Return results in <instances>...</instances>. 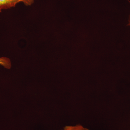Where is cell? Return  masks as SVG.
Returning a JSON list of instances; mask_svg holds the SVG:
<instances>
[{"instance_id": "cell-3", "label": "cell", "mask_w": 130, "mask_h": 130, "mask_svg": "<svg viewBox=\"0 0 130 130\" xmlns=\"http://www.w3.org/2000/svg\"><path fill=\"white\" fill-rule=\"evenodd\" d=\"M62 130H89L87 128H84L83 126L81 125H77L74 126H66L64 129Z\"/></svg>"}, {"instance_id": "cell-2", "label": "cell", "mask_w": 130, "mask_h": 130, "mask_svg": "<svg viewBox=\"0 0 130 130\" xmlns=\"http://www.w3.org/2000/svg\"><path fill=\"white\" fill-rule=\"evenodd\" d=\"M0 66L6 69H10L12 67L11 61L7 57H0Z\"/></svg>"}, {"instance_id": "cell-1", "label": "cell", "mask_w": 130, "mask_h": 130, "mask_svg": "<svg viewBox=\"0 0 130 130\" xmlns=\"http://www.w3.org/2000/svg\"><path fill=\"white\" fill-rule=\"evenodd\" d=\"M20 2H21L20 0H0V12L14 7Z\"/></svg>"}, {"instance_id": "cell-4", "label": "cell", "mask_w": 130, "mask_h": 130, "mask_svg": "<svg viewBox=\"0 0 130 130\" xmlns=\"http://www.w3.org/2000/svg\"><path fill=\"white\" fill-rule=\"evenodd\" d=\"M21 2L23 3L26 6H31L33 4L35 0H20Z\"/></svg>"}, {"instance_id": "cell-5", "label": "cell", "mask_w": 130, "mask_h": 130, "mask_svg": "<svg viewBox=\"0 0 130 130\" xmlns=\"http://www.w3.org/2000/svg\"><path fill=\"white\" fill-rule=\"evenodd\" d=\"M128 25L130 26V15L129 16V24H128Z\"/></svg>"}]
</instances>
